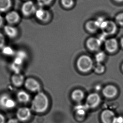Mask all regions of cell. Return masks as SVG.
Here are the masks:
<instances>
[{"label":"cell","instance_id":"34","mask_svg":"<svg viewBox=\"0 0 123 123\" xmlns=\"http://www.w3.org/2000/svg\"><path fill=\"white\" fill-rule=\"evenodd\" d=\"M115 3H123V0H113Z\"/></svg>","mask_w":123,"mask_h":123},{"label":"cell","instance_id":"7","mask_svg":"<svg viewBox=\"0 0 123 123\" xmlns=\"http://www.w3.org/2000/svg\"><path fill=\"white\" fill-rule=\"evenodd\" d=\"M36 8L35 3L31 0H27L24 3L21 7V12L25 17L30 16L35 13Z\"/></svg>","mask_w":123,"mask_h":123},{"label":"cell","instance_id":"20","mask_svg":"<svg viewBox=\"0 0 123 123\" xmlns=\"http://www.w3.org/2000/svg\"><path fill=\"white\" fill-rule=\"evenodd\" d=\"M12 0H0V12H5L12 6Z\"/></svg>","mask_w":123,"mask_h":123},{"label":"cell","instance_id":"9","mask_svg":"<svg viewBox=\"0 0 123 123\" xmlns=\"http://www.w3.org/2000/svg\"><path fill=\"white\" fill-rule=\"evenodd\" d=\"M117 117L111 110L106 109L102 112L100 118L103 123H115Z\"/></svg>","mask_w":123,"mask_h":123},{"label":"cell","instance_id":"2","mask_svg":"<svg viewBox=\"0 0 123 123\" xmlns=\"http://www.w3.org/2000/svg\"><path fill=\"white\" fill-rule=\"evenodd\" d=\"M94 65L92 58L87 55H81L76 62L77 68L80 72L83 73L90 72L93 69Z\"/></svg>","mask_w":123,"mask_h":123},{"label":"cell","instance_id":"17","mask_svg":"<svg viewBox=\"0 0 123 123\" xmlns=\"http://www.w3.org/2000/svg\"><path fill=\"white\" fill-rule=\"evenodd\" d=\"M85 29L90 33H95L100 28V25L97 20H89L85 25Z\"/></svg>","mask_w":123,"mask_h":123},{"label":"cell","instance_id":"19","mask_svg":"<svg viewBox=\"0 0 123 123\" xmlns=\"http://www.w3.org/2000/svg\"><path fill=\"white\" fill-rule=\"evenodd\" d=\"M17 96L18 101L21 103H27L30 101V95L24 90H20L18 92Z\"/></svg>","mask_w":123,"mask_h":123},{"label":"cell","instance_id":"12","mask_svg":"<svg viewBox=\"0 0 123 123\" xmlns=\"http://www.w3.org/2000/svg\"><path fill=\"white\" fill-rule=\"evenodd\" d=\"M5 20L8 25H13L18 23L20 20L19 14L15 11L8 12L5 16Z\"/></svg>","mask_w":123,"mask_h":123},{"label":"cell","instance_id":"18","mask_svg":"<svg viewBox=\"0 0 123 123\" xmlns=\"http://www.w3.org/2000/svg\"><path fill=\"white\" fill-rule=\"evenodd\" d=\"M85 97V93L82 90L77 89L72 92L71 98L74 101L76 102L82 101Z\"/></svg>","mask_w":123,"mask_h":123},{"label":"cell","instance_id":"36","mask_svg":"<svg viewBox=\"0 0 123 123\" xmlns=\"http://www.w3.org/2000/svg\"><path fill=\"white\" fill-rule=\"evenodd\" d=\"M122 70H123V64H122Z\"/></svg>","mask_w":123,"mask_h":123},{"label":"cell","instance_id":"28","mask_svg":"<svg viewBox=\"0 0 123 123\" xmlns=\"http://www.w3.org/2000/svg\"><path fill=\"white\" fill-rule=\"evenodd\" d=\"M16 54V56L18 57L24 61L27 58V53L24 50H22L18 51Z\"/></svg>","mask_w":123,"mask_h":123},{"label":"cell","instance_id":"4","mask_svg":"<svg viewBox=\"0 0 123 123\" xmlns=\"http://www.w3.org/2000/svg\"><path fill=\"white\" fill-rule=\"evenodd\" d=\"M101 102L99 95L97 93H92L86 98L85 105L88 108H95L98 106Z\"/></svg>","mask_w":123,"mask_h":123},{"label":"cell","instance_id":"1","mask_svg":"<svg viewBox=\"0 0 123 123\" xmlns=\"http://www.w3.org/2000/svg\"><path fill=\"white\" fill-rule=\"evenodd\" d=\"M49 99L45 93L40 92L37 93L32 100L31 108L32 111L38 113L45 111L48 108Z\"/></svg>","mask_w":123,"mask_h":123},{"label":"cell","instance_id":"8","mask_svg":"<svg viewBox=\"0 0 123 123\" xmlns=\"http://www.w3.org/2000/svg\"><path fill=\"white\" fill-rule=\"evenodd\" d=\"M102 41L100 39L95 37H90L87 39L86 45L88 50L92 52L98 51L100 50Z\"/></svg>","mask_w":123,"mask_h":123},{"label":"cell","instance_id":"10","mask_svg":"<svg viewBox=\"0 0 123 123\" xmlns=\"http://www.w3.org/2000/svg\"><path fill=\"white\" fill-rule=\"evenodd\" d=\"M35 14L36 18L43 22H48L51 18V15L49 12L41 7L37 9Z\"/></svg>","mask_w":123,"mask_h":123},{"label":"cell","instance_id":"27","mask_svg":"<svg viewBox=\"0 0 123 123\" xmlns=\"http://www.w3.org/2000/svg\"><path fill=\"white\" fill-rule=\"evenodd\" d=\"M53 0H37V3L41 7L50 5Z\"/></svg>","mask_w":123,"mask_h":123},{"label":"cell","instance_id":"6","mask_svg":"<svg viewBox=\"0 0 123 123\" xmlns=\"http://www.w3.org/2000/svg\"><path fill=\"white\" fill-rule=\"evenodd\" d=\"M16 102L7 94H3L0 96V106L3 108L12 109L16 106Z\"/></svg>","mask_w":123,"mask_h":123},{"label":"cell","instance_id":"13","mask_svg":"<svg viewBox=\"0 0 123 123\" xmlns=\"http://www.w3.org/2000/svg\"><path fill=\"white\" fill-rule=\"evenodd\" d=\"M102 93L105 98L111 99L117 96L118 94V90L114 85H108L103 88Z\"/></svg>","mask_w":123,"mask_h":123},{"label":"cell","instance_id":"15","mask_svg":"<svg viewBox=\"0 0 123 123\" xmlns=\"http://www.w3.org/2000/svg\"><path fill=\"white\" fill-rule=\"evenodd\" d=\"M105 48L110 53L116 51L118 48V43L116 39L110 38L105 40Z\"/></svg>","mask_w":123,"mask_h":123},{"label":"cell","instance_id":"33","mask_svg":"<svg viewBox=\"0 0 123 123\" xmlns=\"http://www.w3.org/2000/svg\"><path fill=\"white\" fill-rule=\"evenodd\" d=\"M4 19L3 17L0 14V27H2L3 25Z\"/></svg>","mask_w":123,"mask_h":123},{"label":"cell","instance_id":"11","mask_svg":"<svg viewBox=\"0 0 123 123\" xmlns=\"http://www.w3.org/2000/svg\"><path fill=\"white\" fill-rule=\"evenodd\" d=\"M31 112L27 107H22L19 108L17 113V118L21 122H26L30 118Z\"/></svg>","mask_w":123,"mask_h":123},{"label":"cell","instance_id":"16","mask_svg":"<svg viewBox=\"0 0 123 123\" xmlns=\"http://www.w3.org/2000/svg\"><path fill=\"white\" fill-rule=\"evenodd\" d=\"M25 80V77L20 73H14L11 77V81L12 84L16 87H20L24 85Z\"/></svg>","mask_w":123,"mask_h":123},{"label":"cell","instance_id":"26","mask_svg":"<svg viewBox=\"0 0 123 123\" xmlns=\"http://www.w3.org/2000/svg\"><path fill=\"white\" fill-rule=\"evenodd\" d=\"M115 21L118 25L123 26V12L119 13L116 16Z\"/></svg>","mask_w":123,"mask_h":123},{"label":"cell","instance_id":"30","mask_svg":"<svg viewBox=\"0 0 123 123\" xmlns=\"http://www.w3.org/2000/svg\"><path fill=\"white\" fill-rule=\"evenodd\" d=\"M115 123H123V117H117Z\"/></svg>","mask_w":123,"mask_h":123},{"label":"cell","instance_id":"3","mask_svg":"<svg viewBox=\"0 0 123 123\" xmlns=\"http://www.w3.org/2000/svg\"><path fill=\"white\" fill-rule=\"evenodd\" d=\"M100 28L105 35H112L117 31V24L111 20H105L100 25Z\"/></svg>","mask_w":123,"mask_h":123},{"label":"cell","instance_id":"5","mask_svg":"<svg viewBox=\"0 0 123 123\" xmlns=\"http://www.w3.org/2000/svg\"><path fill=\"white\" fill-rule=\"evenodd\" d=\"M25 88L32 92H40L41 90V85L40 82L35 79L30 77L25 80L24 83Z\"/></svg>","mask_w":123,"mask_h":123},{"label":"cell","instance_id":"25","mask_svg":"<svg viewBox=\"0 0 123 123\" xmlns=\"http://www.w3.org/2000/svg\"><path fill=\"white\" fill-rule=\"evenodd\" d=\"M62 5L65 8H69L73 6L74 5V0H61Z\"/></svg>","mask_w":123,"mask_h":123},{"label":"cell","instance_id":"35","mask_svg":"<svg viewBox=\"0 0 123 123\" xmlns=\"http://www.w3.org/2000/svg\"><path fill=\"white\" fill-rule=\"evenodd\" d=\"M120 43H121V46L123 48V37L121 39V41H120Z\"/></svg>","mask_w":123,"mask_h":123},{"label":"cell","instance_id":"21","mask_svg":"<svg viewBox=\"0 0 123 123\" xmlns=\"http://www.w3.org/2000/svg\"><path fill=\"white\" fill-rule=\"evenodd\" d=\"M87 109L88 108L85 105H79L75 107V110L77 115L80 116H84L85 114Z\"/></svg>","mask_w":123,"mask_h":123},{"label":"cell","instance_id":"23","mask_svg":"<svg viewBox=\"0 0 123 123\" xmlns=\"http://www.w3.org/2000/svg\"><path fill=\"white\" fill-rule=\"evenodd\" d=\"M93 69L96 73L101 74L105 72V67L101 63H97L95 65H94Z\"/></svg>","mask_w":123,"mask_h":123},{"label":"cell","instance_id":"29","mask_svg":"<svg viewBox=\"0 0 123 123\" xmlns=\"http://www.w3.org/2000/svg\"><path fill=\"white\" fill-rule=\"evenodd\" d=\"M6 40L4 36L0 32V49H2L5 46Z\"/></svg>","mask_w":123,"mask_h":123},{"label":"cell","instance_id":"24","mask_svg":"<svg viewBox=\"0 0 123 123\" xmlns=\"http://www.w3.org/2000/svg\"><path fill=\"white\" fill-rule=\"evenodd\" d=\"M105 54L104 52L103 51H100L97 53L96 55L95 56V60L97 63H101L104 60H105Z\"/></svg>","mask_w":123,"mask_h":123},{"label":"cell","instance_id":"14","mask_svg":"<svg viewBox=\"0 0 123 123\" xmlns=\"http://www.w3.org/2000/svg\"><path fill=\"white\" fill-rule=\"evenodd\" d=\"M3 30L5 34L10 38H16L18 35V31L16 27L13 25H7L3 27Z\"/></svg>","mask_w":123,"mask_h":123},{"label":"cell","instance_id":"32","mask_svg":"<svg viewBox=\"0 0 123 123\" xmlns=\"http://www.w3.org/2000/svg\"><path fill=\"white\" fill-rule=\"evenodd\" d=\"M5 123V118L3 115L0 113V123Z\"/></svg>","mask_w":123,"mask_h":123},{"label":"cell","instance_id":"22","mask_svg":"<svg viewBox=\"0 0 123 123\" xmlns=\"http://www.w3.org/2000/svg\"><path fill=\"white\" fill-rule=\"evenodd\" d=\"M2 52L3 55L6 56H12L15 54L14 50L11 47L5 46L2 49Z\"/></svg>","mask_w":123,"mask_h":123},{"label":"cell","instance_id":"31","mask_svg":"<svg viewBox=\"0 0 123 123\" xmlns=\"http://www.w3.org/2000/svg\"><path fill=\"white\" fill-rule=\"evenodd\" d=\"M7 123H18V121L14 118H12L8 120Z\"/></svg>","mask_w":123,"mask_h":123}]
</instances>
